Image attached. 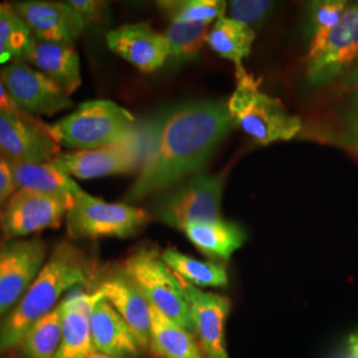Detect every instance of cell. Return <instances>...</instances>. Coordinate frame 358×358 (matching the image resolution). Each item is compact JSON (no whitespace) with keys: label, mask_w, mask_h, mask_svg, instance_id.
<instances>
[{"label":"cell","mask_w":358,"mask_h":358,"mask_svg":"<svg viewBox=\"0 0 358 358\" xmlns=\"http://www.w3.org/2000/svg\"><path fill=\"white\" fill-rule=\"evenodd\" d=\"M234 125L224 101L202 100L170 108L145 133V158L127 202L162 192L202 169Z\"/></svg>","instance_id":"obj_1"},{"label":"cell","mask_w":358,"mask_h":358,"mask_svg":"<svg viewBox=\"0 0 358 358\" xmlns=\"http://www.w3.org/2000/svg\"><path fill=\"white\" fill-rule=\"evenodd\" d=\"M90 279L92 267L85 254L69 242L57 244L17 306L0 320V353L19 345L36 321L59 307L65 292Z\"/></svg>","instance_id":"obj_2"},{"label":"cell","mask_w":358,"mask_h":358,"mask_svg":"<svg viewBox=\"0 0 358 358\" xmlns=\"http://www.w3.org/2000/svg\"><path fill=\"white\" fill-rule=\"evenodd\" d=\"M50 134L66 149L93 150L131 141L142 133L128 109L108 100H93L51 125Z\"/></svg>","instance_id":"obj_3"},{"label":"cell","mask_w":358,"mask_h":358,"mask_svg":"<svg viewBox=\"0 0 358 358\" xmlns=\"http://www.w3.org/2000/svg\"><path fill=\"white\" fill-rule=\"evenodd\" d=\"M232 121L259 145L288 141L301 130V120L280 100L259 90V81L243 66L236 68V88L227 101Z\"/></svg>","instance_id":"obj_4"},{"label":"cell","mask_w":358,"mask_h":358,"mask_svg":"<svg viewBox=\"0 0 358 358\" xmlns=\"http://www.w3.org/2000/svg\"><path fill=\"white\" fill-rule=\"evenodd\" d=\"M122 272L128 276L152 307L187 332H194L190 308L176 273L169 268L161 255L142 248L129 256Z\"/></svg>","instance_id":"obj_5"},{"label":"cell","mask_w":358,"mask_h":358,"mask_svg":"<svg viewBox=\"0 0 358 358\" xmlns=\"http://www.w3.org/2000/svg\"><path fill=\"white\" fill-rule=\"evenodd\" d=\"M149 214L127 203H109L80 192L68 210L65 223L71 239L128 238L149 222Z\"/></svg>","instance_id":"obj_6"},{"label":"cell","mask_w":358,"mask_h":358,"mask_svg":"<svg viewBox=\"0 0 358 358\" xmlns=\"http://www.w3.org/2000/svg\"><path fill=\"white\" fill-rule=\"evenodd\" d=\"M223 178L198 174L169 194L159 205V219L169 226L185 231L192 223L220 220Z\"/></svg>","instance_id":"obj_7"},{"label":"cell","mask_w":358,"mask_h":358,"mask_svg":"<svg viewBox=\"0 0 358 358\" xmlns=\"http://www.w3.org/2000/svg\"><path fill=\"white\" fill-rule=\"evenodd\" d=\"M145 150L146 141L142 133L140 137L118 145L57 154L50 162L71 178H101L141 169Z\"/></svg>","instance_id":"obj_8"},{"label":"cell","mask_w":358,"mask_h":358,"mask_svg":"<svg viewBox=\"0 0 358 358\" xmlns=\"http://www.w3.org/2000/svg\"><path fill=\"white\" fill-rule=\"evenodd\" d=\"M47 262V245L40 239H15L0 248V320L6 317Z\"/></svg>","instance_id":"obj_9"},{"label":"cell","mask_w":358,"mask_h":358,"mask_svg":"<svg viewBox=\"0 0 358 358\" xmlns=\"http://www.w3.org/2000/svg\"><path fill=\"white\" fill-rule=\"evenodd\" d=\"M0 78L16 103L28 115H51L72 108V100L50 77L23 60L6 65Z\"/></svg>","instance_id":"obj_10"},{"label":"cell","mask_w":358,"mask_h":358,"mask_svg":"<svg viewBox=\"0 0 358 358\" xmlns=\"http://www.w3.org/2000/svg\"><path fill=\"white\" fill-rule=\"evenodd\" d=\"M71 206L38 192L17 190L0 217V230L7 241L26 239L34 234L59 229Z\"/></svg>","instance_id":"obj_11"},{"label":"cell","mask_w":358,"mask_h":358,"mask_svg":"<svg viewBox=\"0 0 358 358\" xmlns=\"http://www.w3.org/2000/svg\"><path fill=\"white\" fill-rule=\"evenodd\" d=\"M355 63L358 64V1L348 3L321 51L308 60L307 80L312 85L329 84Z\"/></svg>","instance_id":"obj_12"},{"label":"cell","mask_w":358,"mask_h":358,"mask_svg":"<svg viewBox=\"0 0 358 358\" xmlns=\"http://www.w3.org/2000/svg\"><path fill=\"white\" fill-rule=\"evenodd\" d=\"M13 7L32 36L43 41L75 45L87 27V22L66 1L27 0Z\"/></svg>","instance_id":"obj_13"},{"label":"cell","mask_w":358,"mask_h":358,"mask_svg":"<svg viewBox=\"0 0 358 358\" xmlns=\"http://www.w3.org/2000/svg\"><path fill=\"white\" fill-rule=\"evenodd\" d=\"M178 279L190 308L194 333L199 338L205 357L229 358L224 324L230 312V300L220 294L203 292L190 282Z\"/></svg>","instance_id":"obj_14"},{"label":"cell","mask_w":358,"mask_h":358,"mask_svg":"<svg viewBox=\"0 0 358 358\" xmlns=\"http://www.w3.org/2000/svg\"><path fill=\"white\" fill-rule=\"evenodd\" d=\"M0 154L11 162H48L60 154L50 127L0 112Z\"/></svg>","instance_id":"obj_15"},{"label":"cell","mask_w":358,"mask_h":358,"mask_svg":"<svg viewBox=\"0 0 358 358\" xmlns=\"http://www.w3.org/2000/svg\"><path fill=\"white\" fill-rule=\"evenodd\" d=\"M105 38L110 51L143 73L155 72L170 57L166 36L145 23L118 27L109 31Z\"/></svg>","instance_id":"obj_16"},{"label":"cell","mask_w":358,"mask_h":358,"mask_svg":"<svg viewBox=\"0 0 358 358\" xmlns=\"http://www.w3.org/2000/svg\"><path fill=\"white\" fill-rule=\"evenodd\" d=\"M101 299L103 296L99 289L90 294L76 289L62 300L63 333L60 348L55 358H87L94 352L90 313Z\"/></svg>","instance_id":"obj_17"},{"label":"cell","mask_w":358,"mask_h":358,"mask_svg":"<svg viewBox=\"0 0 358 358\" xmlns=\"http://www.w3.org/2000/svg\"><path fill=\"white\" fill-rule=\"evenodd\" d=\"M97 289L128 324L140 349L150 345L152 306L128 276L121 271L103 279Z\"/></svg>","instance_id":"obj_18"},{"label":"cell","mask_w":358,"mask_h":358,"mask_svg":"<svg viewBox=\"0 0 358 358\" xmlns=\"http://www.w3.org/2000/svg\"><path fill=\"white\" fill-rule=\"evenodd\" d=\"M24 59L50 77L69 96L75 93L83 83L80 57L75 45L34 38Z\"/></svg>","instance_id":"obj_19"},{"label":"cell","mask_w":358,"mask_h":358,"mask_svg":"<svg viewBox=\"0 0 358 358\" xmlns=\"http://www.w3.org/2000/svg\"><path fill=\"white\" fill-rule=\"evenodd\" d=\"M90 329L94 350L115 358H134L140 355L128 324L105 299L90 313Z\"/></svg>","instance_id":"obj_20"},{"label":"cell","mask_w":358,"mask_h":358,"mask_svg":"<svg viewBox=\"0 0 358 358\" xmlns=\"http://www.w3.org/2000/svg\"><path fill=\"white\" fill-rule=\"evenodd\" d=\"M17 190L38 192L57 198L72 207L75 198L83 190L75 179L66 176L51 162H11Z\"/></svg>","instance_id":"obj_21"},{"label":"cell","mask_w":358,"mask_h":358,"mask_svg":"<svg viewBox=\"0 0 358 358\" xmlns=\"http://www.w3.org/2000/svg\"><path fill=\"white\" fill-rule=\"evenodd\" d=\"M185 234L202 254L220 260H229L245 241V232L239 224L223 219L213 223H192Z\"/></svg>","instance_id":"obj_22"},{"label":"cell","mask_w":358,"mask_h":358,"mask_svg":"<svg viewBox=\"0 0 358 358\" xmlns=\"http://www.w3.org/2000/svg\"><path fill=\"white\" fill-rule=\"evenodd\" d=\"M150 346L159 358H206L192 333L152 307Z\"/></svg>","instance_id":"obj_23"},{"label":"cell","mask_w":358,"mask_h":358,"mask_svg":"<svg viewBox=\"0 0 358 358\" xmlns=\"http://www.w3.org/2000/svg\"><path fill=\"white\" fill-rule=\"evenodd\" d=\"M255 38L252 28L223 16L208 31L207 44L219 56L235 63L236 68H239L243 66L242 60L250 56Z\"/></svg>","instance_id":"obj_24"},{"label":"cell","mask_w":358,"mask_h":358,"mask_svg":"<svg viewBox=\"0 0 358 358\" xmlns=\"http://www.w3.org/2000/svg\"><path fill=\"white\" fill-rule=\"evenodd\" d=\"M161 257L178 278L195 287H224L229 282L227 271L222 264L196 260L176 248H167Z\"/></svg>","instance_id":"obj_25"},{"label":"cell","mask_w":358,"mask_h":358,"mask_svg":"<svg viewBox=\"0 0 358 358\" xmlns=\"http://www.w3.org/2000/svg\"><path fill=\"white\" fill-rule=\"evenodd\" d=\"M60 304L51 313L36 321L22 338V350L26 358H55L62 343Z\"/></svg>","instance_id":"obj_26"},{"label":"cell","mask_w":358,"mask_h":358,"mask_svg":"<svg viewBox=\"0 0 358 358\" xmlns=\"http://www.w3.org/2000/svg\"><path fill=\"white\" fill-rule=\"evenodd\" d=\"M32 32L13 6L0 3V65L24 59Z\"/></svg>","instance_id":"obj_27"},{"label":"cell","mask_w":358,"mask_h":358,"mask_svg":"<svg viewBox=\"0 0 358 358\" xmlns=\"http://www.w3.org/2000/svg\"><path fill=\"white\" fill-rule=\"evenodd\" d=\"M348 3L345 0H320L309 4L308 60L321 51L334 27L340 23Z\"/></svg>","instance_id":"obj_28"},{"label":"cell","mask_w":358,"mask_h":358,"mask_svg":"<svg viewBox=\"0 0 358 358\" xmlns=\"http://www.w3.org/2000/svg\"><path fill=\"white\" fill-rule=\"evenodd\" d=\"M208 26L205 23L171 22L165 36L170 48V57L176 63L195 60L207 43Z\"/></svg>","instance_id":"obj_29"},{"label":"cell","mask_w":358,"mask_h":358,"mask_svg":"<svg viewBox=\"0 0 358 358\" xmlns=\"http://www.w3.org/2000/svg\"><path fill=\"white\" fill-rule=\"evenodd\" d=\"M158 7L170 22L211 24L224 16L227 3L222 0H166Z\"/></svg>","instance_id":"obj_30"},{"label":"cell","mask_w":358,"mask_h":358,"mask_svg":"<svg viewBox=\"0 0 358 358\" xmlns=\"http://www.w3.org/2000/svg\"><path fill=\"white\" fill-rule=\"evenodd\" d=\"M273 3L266 0H234L230 3V17L250 28L262 26Z\"/></svg>","instance_id":"obj_31"},{"label":"cell","mask_w":358,"mask_h":358,"mask_svg":"<svg viewBox=\"0 0 358 358\" xmlns=\"http://www.w3.org/2000/svg\"><path fill=\"white\" fill-rule=\"evenodd\" d=\"M16 190L13 164L7 158H0V206L8 202Z\"/></svg>","instance_id":"obj_32"},{"label":"cell","mask_w":358,"mask_h":358,"mask_svg":"<svg viewBox=\"0 0 358 358\" xmlns=\"http://www.w3.org/2000/svg\"><path fill=\"white\" fill-rule=\"evenodd\" d=\"M0 112L1 113H8V115H19V117L24 118L29 122H34V124H41V122H38L35 117L28 115L16 103L13 96H11V93L8 92L7 87L1 81V78H0Z\"/></svg>","instance_id":"obj_33"},{"label":"cell","mask_w":358,"mask_h":358,"mask_svg":"<svg viewBox=\"0 0 358 358\" xmlns=\"http://www.w3.org/2000/svg\"><path fill=\"white\" fill-rule=\"evenodd\" d=\"M66 3L87 22V24L97 19L105 8V3L94 0H71Z\"/></svg>","instance_id":"obj_34"},{"label":"cell","mask_w":358,"mask_h":358,"mask_svg":"<svg viewBox=\"0 0 358 358\" xmlns=\"http://www.w3.org/2000/svg\"><path fill=\"white\" fill-rule=\"evenodd\" d=\"M349 345L352 350V356L358 358V334H352L349 338Z\"/></svg>","instance_id":"obj_35"},{"label":"cell","mask_w":358,"mask_h":358,"mask_svg":"<svg viewBox=\"0 0 358 358\" xmlns=\"http://www.w3.org/2000/svg\"><path fill=\"white\" fill-rule=\"evenodd\" d=\"M348 85H358V64L355 66V71L348 77Z\"/></svg>","instance_id":"obj_36"},{"label":"cell","mask_w":358,"mask_h":358,"mask_svg":"<svg viewBox=\"0 0 358 358\" xmlns=\"http://www.w3.org/2000/svg\"><path fill=\"white\" fill-rule=\"evenodd\" d=\"M352 136H353V141H352L353 142V146L358 150V124L356 125V128L353 129Z\"/></svg>","instance_id":"obj_37"},{"label":"cell","mask_w":358,"mask_h":358,"mask_svg":"<svg viewBox=\"0 0 358 358\" xmlns=\"http://www.w3.org/2000/svg\"><path fill=\"white\" fill-rule=\"evenodd\" d=\"M87 358H115L110 357V356H108V355H103V353H100V352H97V350H94L90 356H88Z\"/></svg>","instance_id":"obj_38"},{"label":"cell","mask_w":358,"mask_h":358,"mask_svg":"<svg viewBox=\"0 0 358 358\" xmlns=\"http://www.w3.org/2000/svg\"><path fill=\"white\" fill-rule=\"evenodd\" d=\"M0 158H4V157H3V155H1V154H0Z\"/></svg>","instance_id":"obj_39"},{"label":"cell","mask_w":358,"mask_h":358,"mask_svg":"<svg viewBox=\"0 0 358 358\" xmlns=\"http://www.w3.org/2000/svg\"><path fill=\"white\" fill-rule=\"evenodd\" d=\"M352 358H355V357H352Z\"/></svg>","instance_id":"obj_40"}]
</instances>
